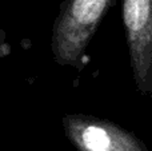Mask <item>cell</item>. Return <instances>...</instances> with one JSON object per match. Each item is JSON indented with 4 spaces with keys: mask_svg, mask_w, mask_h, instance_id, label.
Wrapping results in <instances>:
<instances>
[{
    "mask_svg": "<svg viewBox=\"0 0 152 151\" xmlns=\"http://www.w3.org/2000/svg\"><path fill=\"white\" fill-rule=\"evenodd\" d=\"M67 138L79 151H147L140 139L108 119L68 114L63 118Z\"/></svg>",
    "mask_w": 152,
    "mask_h": 151,
    "instance_id": "obj_3",
    "label": "cell"
},
{
    "mask_svg": "<svg viewBox=\"0 0 152 151\" xmlns=\"http://www.w3.org/2000/svg\"><path fill=\"white\" fill-rule=\"evenodd\" d=\"M116 0H63L52 28L51 51L60 66L79 68L100 23Z\"/></svg>",
    "mask_w": 152,
    "mask_h": 151,
    "instance_id": "obj_1",
    "label": "cell"
},
{
    "mask_svg": "<svg viewBox=\"0 0 152 151\" xmlns=\"http://www.w3.org/2000/svg\"><path fill=\"white\" fill-rule=\"evenodd\" d=\"M123 24L136 90L152 94V0H123Z\"/></svg>",
    "mask_w": 152,
    "mask_h": 151,
    "instance_id": "obj_2",
    "label": "cell"
}]
</instances>
